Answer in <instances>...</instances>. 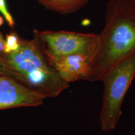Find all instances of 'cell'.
Segmentation results:
<instances>
[{"instance_id":"8992f818","label":"cell","mask_w":135,"mask_h":135,"mask_svg":"<svg viewBox=\"0 0 135 135\" xmlns=\"http://www.w3.org/2000/svg\"><path fill=\"white\" fill-rule=\"evenodd\" d=\"M90 57V55L86 54H73L48 58V60L60 76L70 83L79 80H88Z\"/></svg>"},{"instance_id":"7a4b0ae2","label":"cell","mask_w":135,"mask_h":135,"mask_svg":"<svg viewBox=\"0 0 135 135\" xmlns=\"http://www.w3.org/2000/svg\"><path fill=\"white\" fill-rule=\"evenodd\" d=\"M1 75L45 98L57 97L70 86L49 63L35 38H21L19 48L0 55Z\"/></svg>"},{"instance_id":"5b68a950","label":"cell","mask_w":135,"mask_h":135,"mask_svg":"<svg viewBox=\"0 0 135 135\" xmlns=\"http://www.w3.org/2000/svg\"><path fill=\"white\" fill-rule=\"evenodd\" d=\"M44 99L9 77L2 75L0 78V110L38 106L43 104Z\"/></svg>"},{"instance_id":"30bf717a","label":"cell","mask_w":135,"mask_h":135,"mask_svg":"<svg viewBox=\"0 0 135 135\" xmlns=\"http://www.w3.org/2000/svg\"><path fill=\"white\" fill-rule=\"evenodd\" d=\"M5 46V40L3 38V34L0 32V55L4 53Z\"/></svg>"},{"instance_id":"6da1fadb","label":"cell","mask_w":135,"mask_h":135,"mask_svg":"<svg viewBox=\"0 0 135 135\" xmlns=\"http://www.w3.org/2000/svg\"><path fill=\"white\" fill-rule=\"evenodd\" d=\"M135 54V0H109L105 24L97 35L88 81H99L114 64Z\"/></svg>"},{"instance_id":"ba28073f","label":"cell","mask_w":135,"mask_h":135,"mask_svg":"<svg viewBox=\"0 0 135 135\" xmlns=\"http://www.w3.org/2000/svg\"><path fill=\"white\" fill-rule=\"evenodd\" d=\"M21 38L16 32L12 31L8 34L5 40L4 50L3 53H10L16 51L19 48Z\"/></svg>"},{"instance_id":"9c48e42d","label":"cell","mask_w":135,"mask_h":135,"mask_svg":"<svg viewBox=\"0 0 135 135\" xmlns=\"http://www.w3.org/2000/svg\"><path fill=\"white\" fill-rule=\"evenodd\" d=\"M0 12L4 16L9 26L13 28H14L15 21L11 14L8 11L4 0H0Z\"/></svg>"},{"instance_id":"52a82bcc","label":"cell","mask_w":135,"mask_h":135,"mask_svg":"<svg viewBox=\"0 0 135 135\" xmlns=\"http://www.w3.org/2000/svg\"><path fill=\"white\" fill-rule=\"evenodd\" d=\"M89 0H39V2L49 9L62 14L76 12L83 7Z\"/></svg>"},{"instance_id":"277c9868","label":"cell","mask_w":135,"mask_h":135,"mask_svg":"<svg viewBox=\"0 0 135 135\" xmlns=\"http://www.w3.org/2000/svg\"><path fill=\"white\" fill-rule=\"evenodd\" d=\"M34 38L38 41L47 58L73 54L91 56L97 40V35L59 31H34Z\"/></svg>"},{"instance_id":"8fae6325","label":"cell","mask_w":135,"mask_h":135,"mask_svg":"<svg viewBox=\"0 0 135 135\" xmlns=\"http://www.w3.org/2000/svg\"><path fill=\"white\" fill-rule=\"evenodd\" d=\"M3 23H4V19H3L2 16H0V26H2Z\"/></svg>"},{"instance_id":"3957f363","label":"cell","mask_w":135,"mask_h":135,"mask_svg":"<svg viewBox=\"0 0 135 135\" xmlns=\"http://www.w3.org/2000/svg\"><path fill=\"white\" fill-rule=\"evenodd\" d=\"M134 77L135 54L114 64L101 76L104 93L99 119L103 131L113 130L117 126L123 100Z\"/></svg>"},{"instance_id":"7c38bea8","label":"cell","mask_w":135,"mask_h":135,"mask_svg":"<svg viewBox=\"0 0 135 135\" xmlns=\"http://www.w3.org/2000/svg\"><path fill=\"white\" fill-rule=\"evenodd\" d=\"M1 76H2V75H1V68H0V78H1Z\"/></svg>"}]
</instances>
